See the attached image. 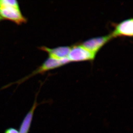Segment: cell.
<instances>
[{
	"label": "cell",
	"instance_id": "1",
	"mask_svg": "<svg viewBox=\"0 0 133 133\" xmlns=\"http://www.w3.org/2000/svg\"><path fill=\"white\" fill-rule=\"evenodd\" d=\"M0 17L2 20L11 21L18 25L27 22L15 0H0Z\"/></svg>",
	"mask_w": 133,
	"mask_h": 133
},
{
	"label": "cell",
	"instance_id": "2",
	"mask_svg": "<svg viewBox=\"0 0 133 133\" xmlns=\"http://www.w3.org/2000/svg\"><path fill=\"white\" fill-rule=\"evenodd\" d=\"M96 54L89 51L81 44L73 45L71 48L68 58L71 62L92 61L95 58Z\"/></svg>",
	"mask_w": 133,
	"mask_h": 133
},
{
	"label": "cell",
	"instance_id": "3",
	"mask_svg": "<svg viewBox=\"0 0 133 133\" xmlns=\"http://www.w3.org/2000/svg\"><path fill=\"white\" fill-rule=\"evenodd\" d=\"M68 57L64 58L61 59H56L50 57H49L43 62L41 66L36 70L35 71L30 75L28 76L27 77L25 78L22 81L26 80L27 78H29L34 75L38 74H42L45 72L53 70L58 68L60 66L67 64L70 62Z\"/></svg>",
	"mask_w": 133,
	"mask_h": 133
},
{
	"label": "cell",
	"instance_id": "4",
	"mask_svg": "<svg viewBox=\"0 0 133 133\" xmlns=\"http://www.w3.org/2000/svg\"><path fill=\"white\" fill-rule=\"evenodd\" d=\"M112 38L110 34L108 35L90 38L83 42L81 45L89 51L96 54L105 44Z\"/></svg>",
	"mask_w": 133,
	"mask_h": 133
},
{
	"label": "cell",
	"instance_id": "5",
	"mask_svg": "<svg viewBox=\"0 0 133 133\" xmlns=\"http://www.w3.org/2000/svg\"><path fill=\"white\" fill-rule=\"evenodd\" d=\"M111 35L113 38L118 37H132L133 20L132 18L126 19L116 24L114 30Z\"/></svg>",
	"mask_w": 133,
	"mask_h": 133
},
{
	"label": "cell",
	"instance_id": "6",
	"mask_svg": "<svg viewBox=\"0 0 133 133\" xmlns=\"http://www.w3.org/2000/svg\"><path fill=\"white\" fill-rule=\"evenodd\" d=\"M39 49L48 53L49 57L61 59L67 57L70 52L71 47L69 46H59L51 49L45 46H42Z\"/></svg>",
	"mask_w": 133,
	"mask_h": 133
},
{
	"label": "cell",
	"instance_id": "7",
	"mask_svg": "<svg viewBox=\"0 0 133 133\" xmlns=\"http://www.w3.org/2000/svg\"><path fill=\"white\" fill-rule=\"evenodd\" d=\"M37 105L38 104L36 98L33 106L26 114L22 121L19 128V133H29L33 119L34 112Z\"/></svg>",
	"mask_w": 133,
	"mask_h": 133
},
{
	"label": "cell",
	"instance_id": "8",
	"mask_svg": "<svg viewBox=\"0 0 133 133\" xmlns=\"http://www.w3.org/2000/svg\"><path fill=\"white\" fill-rule=\"evenodd\" d=\"M4 133H19V132L16 129L10 128L6 129Z\"/></svg>",
	"mask_w": 133,
	"mask_h": 133
},
{
	"label": "cell",
	"instance_id": "9",
	"mask_svg": "<svg viewBox=\"0 0 133 133\" xmlns=\"http://www.w3.org/2000/svg\"><path fill=\"white\" fill-rule=\"evenodd\" d=\"M2 21V20H1V17H0V21Z\"/></svg>",
	"mask_w": 133,
	"mask_h": 133
}]
</instances>
